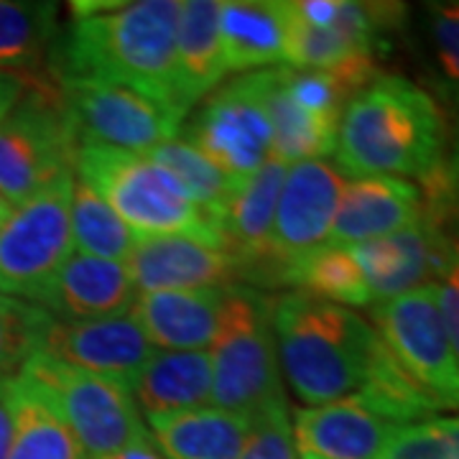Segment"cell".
<instances>
[{"label": "cell", "instance_id": "obj_29", "mask_svg": "<svg viewBox=\"0 0 459 459\" xmlns=\"http://www.w3.org/2000/svg\"><path fill=\"white\" fill-rule=\"evenodd\" d=\"M146 156L179 181L189 199L220 232V220L235 189V181L220 166L212 164L197 146H192L184 135L166 141Z\"/></svg>", "mask_w": 459, "mask_h": 459}, {"label": "cell", "instance_id": "obj_3", "mask_svg": "<svg viewBox=\"0 0 459 459\" xmlns=\"http://www.w3.org/2000/svg\"><path fill=\"white\" fill-rule=\"evenodd\" d=\"M273 340L281 376L307 406L358 398L385 355L368 319L301 291L273 299Z\"/></svg>", "mask_w": 459, "mask_h": 459}, {"label": "cell", "instance_id": "obj_38", "mask_svg": "<svg viewBox=\"0 0 459 459\" xmlns=\"http://www.w3.org/2000/svg\"><path fill=\"white\" fill-rule=\"evenodd\" d=\"M108 459H166L161 455V449L153 444V439H146V442L135 444V446H128V449H123V452H117L113 457Z\"/></svg>", "mask_w": 459, "mask_h": 459}, {"label": "cell", "instance_id": "obj_21", "mask_svg": "<svg viewBox=\"0 0 459 459\" xmlns=\"http://www.w3.org/2000/svg\"><path fill=\"white\" fill-rule=\"evenodd\" d=\"M228 74L220 41V3L184 0L177 18L174 41V95L181 115L214 92Z\"/></svg>", "mask_w": 459, "mask_h": 459}, {"label": "cell", "instance_id": "obj_17", "mask_svg": "<svg viewBox=\"0 0 459 459\" xmlns=\"http://www.w3.org/2000/svg\"><path fill=\"white\" fill-rule=\"evenodd\" d=\"M398 424L385 421L358 398L304 406L291 416L299 459H377Z\"/></svg>", "mask_w": 459, "mask_h": 459}, {"label": "cell", "instance_id": "obj_34", "mask_svg": "<svg viewBox=\"0 0 459 459\" xmlns=\"http://www.w3.org/2000/svg\"><path fill=\"white\" fill-rule=\"evenodd\" d=\"M238 459H299L291 437V409L255 421Z\"/></svg>", "mask_w": 459, "mask_h": 459}, {"label": "cell", "instance_id": "obj_32", "mask_svg": "<svg viewBox=\"0 0 459 459\" xmlns=\"http://www.w3.org/2000/svg\"><path fill=\"white\" fill-rule=\"evenodd\" d=\"M51 319L31 301L0 294V385L21 376L29 360L41 352Z\"/></svg>", "mask_w": 459, "mask_h": 459}, {"label": "cell", "instance_id": "obj_10", "mask_svg": "<svg viewBox=\"0 0 459 459\" xmlns=\"http://www.w3.org/2000/svg\"><path fill=\"white\" fill-rule=\"evenodd\" d=\"M184 138L235 184L255 174L271 159L273 146L265 69L240 74L238 80L210 92Z\"/></svg>", "mask_w": 459, "mask_h": 459}, {"label": "cell", "instance_id": "obj_12", "mask_svg": "<svg viewBox=\"0 0 459 459\" xmlns=\"http://www.w3.org/2000/svg\"><path fill=\"white\" fill-rule=\"evenodd\" d=\"M344 184L347 177L327 159H312L286 169L265 261L255 283L281 286L289 263L327 243Z\"/></svg>", "mask_w": 459, "mask_h": 459}, {"label": "cell", "instance_id": "obj_15", "mask_svg": "<svg viewBox=\"0 0 459 459\" xmlns=\"http://www.w3.org/2000/svg\"><path fill=\"white\" fill-rule=\"evenodd\" d=\"M135 294L197 291L238 283L228 250L195 235L141 238L126 261Z\"/></svg>", "mask_w": 459, "mask_h": 459}, {"label": "cell", "instance_id": "obj_28", "mask_svg": "<svg viewBox=\"0 0 459 459\" xmlns=\"http://www.w3.org/2000/svg\"><path fill=\"white\" fill-rule=\"evenodd\" d=\"M265 95H268V113L273 126V146H271L273 159L291 166L312 159H327L334 153L337 126H329L307 115L289 98V92L281 84L279 66L265 69Z\"/></svg>", "mask_w": 459, "mask_h": 459}, {"label": "cell", "instance_id": "obj_25", "mask_svg": "<svg viewBox=\"0 0 459 459\" xmlns=\"http://www.w3.org/2000/svg\"><path fill=\"white\" fill-rule=\"evenodd\" d=\"M166 459H238L250 434L246 419L214 406L146 419Z\"/></svg>", "mask_w": 459, "mask_h": 459}, {"label": "cell", "instance_id": "obj_5", "mask_svg": "<svg viewBox=\"0 0 459 459\" xmlns=\"http://www.w3.org/2000/svg\"><path fill=\"white\" fill-rule=\"evenodd\" d=\"M72 171L141 235H195L222 246V238L179 181L148 156L105 146H77Z\"/></svg>", "mask_w": 459, "mask_h": 459}, {"label": "cell", "instance_id": "obj_1", "mask_svg": "<svg viewBox=\"0 0 459 459\" xmlns=\"http://www.w3.org/2000/svg\"><path fill=\"white\" fill-rule=\"evenodd\" d=\"M69 8L72 23L59 31L49 54V74L56 84H115L181 115L174 95L179 0H102Z\"/></svg>", "mask_w": 459, "mask_h": 459}, {"label": "cell", "instance_id": "obj_20", "mask_svg": "<svg viewBox=\"0 0 459 459\" xmlns=\"http://www.w3.org/2000/svg\"><path fill=\"white\" fill-rule=\"evenodd\" d=\"M225 289L138 294L131 307V316L143 329L153 350L161 352L210 350Z\"/></svg>", "mask_w": 459, "mask_h": 459}, {"label": "cell", "instance_id": "obj_11", "mask_svg": "<svg viewBox=\"0 0 459 459\" xmlns=\"http://www.w3.org/2000/svg\"><path fill=\"white\" fill-rule=\"evenodd\" d=\"M56 87L77 146L120 148L146 156L179 135L184 117L141 92L100 82Z\"/></svg>", "mask_w": 459, "mask_h": 459}, {"label": "cell", "instance_id": "obj_7", "mask_svg": "<svg viewBox=\"0 0 459 459\" xmlns=\"http://www.w3.org/2000/svg\"><path fill=\"white\" fill-rule=\"evenodd\" d=\"M370 309V325L419 394L437 413L459 411V360L439 312L437 283L380 301Z\"/></svg>", "mask_w": 459, "mask_h": 459}, {"label": "cell", "instance_id": "obj_39", "mask_svg": "<svg viewBox=\"0 0 459 459\" xmlns=\"http://www.w3.org/2000/svg\"><path fill=\"white\" fill-rule=\"evenodd\" d=\"M446 179H449V186H452V192L459 197V123H457V133H455V143H452V153H449V159H446Z\"/></svg>", "mask_w": 459, "mask_h": 459}, {"label": "cell", "instance_id": "obj_16", "mask_svg": "<svg viewBox=\"0 0 459 459\" xmlns=\"http://www.w3.org/2000/svg\"><path fill=\"white\" fill-rule=\"evenodd\" d=\"M135 286L126 263L72 253L31 304L59 322H92L131 312Z\"/></svg>", "mask_w": 459, "mask_h": 459}, {"label": "cell", "instance_id": "obj_36", "mask_svg": "<svg viewBox=\"0 0 459 459\" xmlns=\"http://www.w3.org/2000/svg\"><path fill=\"white\" fill-rule=\"evenodd\" d=\"M23 95H26V80L0 72V123L8 117V113L16 108Z\"/></svg>", "mask_w": 459, "mask_h": 459}, {"label": "cell", "instance_id": "obj_9", "mask_svg": "<svg viewBox=\"0 0 459 459\" xmlns=\"http://www.w3.org/2000/svg\"><path fill=\"white\" fill-rule=\"evenodd\" d=\"M77 141L59 102V87L26 92L0 123V195L13 207L72 171Z\"/></svg>", "mask_w": 459, "mask_h": 459}, {"label": "cell", "instance_id": "obj_18", "mask_svg": "<svg viewBox=\"0 0 459 459\" xmlns=\"http://www.w3.org/2000/svg\"><path fill=\"white\" fill-rule=\"evenodd\" d=\"M286 169L289 166L271 156L255 174L238 181L220 220L222 246L235 263V273L243 286L255 283L261 273Z\"/></svg>", "mask_w": 459, "mask_h": 459}, {"label": "cell", "instance_id": "obj_30", "mask_svg": "<svg viewBox=\"0 0 459 459\" xmlns=\"http://www.w3.org/2000/svg\"><path fill=\"white\" fill-rule=\"evenodd\" d=\"M69 222H72L74 250L84 253V255L102 258V261L126 263L133 247L141 240V235H135L113 212V207L100 197L92 186H87L77 177H74V186H72Z\"/></svg>", "mask_w": 459, "mask_h": 459}, {"label": "cell", "instance_id": "obj_33", "mask_svg": "<svg viewBox=\"0 0 459 459\" xmlns=\"http://www.w3.org/2000/svg\"><path fill=\"white\" fill-rule=\"evenodd\" d=\"M377 459H459V416L398 427Z\"/></svg>", "mask_w": 459, "mask_h": 459}, {"label": "cell", "instance_id": "obj_14", "mask_svg": "<svg viewBox=\"0 0 459 459\" xmlns=\"http://www.w3.org/2000/svg\"><path fill=\"white\" fill-rule=\"evenodd\" d=\"M153 352V344L148 342L143 329L128 312L92 322L51 319L39 355L110 377L131 388Z\"/></svg>", "mask_w": 459, "mask_h": 459}, {"label": "cell", "instance_id": "obj_35", "mask_svg": "<svg viewBox=\"0 0 459 459\" xmlns=\"http://www.w3.org/2000/svg\"><path fill=\"white\" fill-rule=\"evenodd\" d=\"M437 301H439V312H442L449 342L455 347V355L459 360V247L457 261L449 265V271L437 283Z\"/></svg>", "mask_w": 459, "mask_h": 459}, {"label": "cell", "instance_id": "obj_22", "mask_svg": "<svg viewBox=\"0 0 459 459\" xmlns=\"http://www.w3.org/2000/svg\"><path fill=\"white\" fill-rule=\"evenodd\" d=\"M133 401L143 421L181 411L212 406V360L207 350L197 352H161L143 365L133 380Z\"/></svg>", "mask_w": 459, "mask_h": 459}, {"label": "cell", "instance_id": "obj_13", "mask_svg": "<svg viewBox=\"0 0 459 459\" xmlns=\"http://www.w3.org/2000/svg\"><path fill=\"white\" fill-rule=\"evenodd\" d=\"M350 253L360 265L376 304L439 283L449 265L457 261V246L424 214L416 225L401 232L350 246Z\"/></svg>", "mask_w": 459, "mask_h": 459}, {"label": "cell", "instance_id": "obj_6", "mask_svg": "<svg viewBox=\"0 0 459 459\" xmlns=\"http://www.w3.org/2000/svg\"><path fill=\"white\" fill-rule=\"evenodd\" d=\"M36 377L72 429L82 459H108L151 439L128 385L95 376L66 362L36 355L23 368Z\"/></svg>", "mask_w": 459, "mask_h": 459}, {"label": "cell", "instance_id": "obj_26", "mask_svg": "<svg viewBox=\"0 0 459 459\" xmlns=\"http://www.w3.org/2000/svg\"><path fill=\"white\" fill-rule=\"evenodd\" d=\"M281 286H291L294 291L337 304L344 309L376 304L370 286L350 247L334 246V243L314 247L289 263Z\"/></svg>", "mask_w": 459, "mask_h": 459}, {"label": "cell", "instance_id": "obj_2", "mask_svg": "<svg viewBox=\"0 0 459 459\" xmlns=\"http://www.w3.org/2000/svg\"><path fill=\"white\" fill-rule=\"evenodd\" d=\"M444 164L442 108L409 77L380 74L344 105L334 141V166L344 177L419 179L424 186Z\"/></svg>", "mask_w": 459, "mask_h": 459}, {"label": "cell", "instance_id": "obj_24", "mask_svg": "<svg viewBox=\"0 0 459 459\" xmlns=\"http://www.w3.org/2000/svg\"><path fill=\"white\" fill-rule=\"evenodd\" d=\"M0 394L13 416L8 459H82L72 429L36 377L21 373L3 383Z\"/></svg>", "mask_w": 459, "mask_h": 459}, {"label": "cell", "instance_id": "obj_4", "mask_svg": "<svg viewBox=\"0 0 459 459\" xmlns=\"http://www.w3.org/2000/svg\"><path fill=\"white\" fill-rule=\"evenodd\" d=\"M212 406L253 427L276 411H289L273 340V299L232 283L225 289L212 344Z\"/></svg>", "mask_w": 459, "mask_h": 459}, {"label": "cell", "instance_id": "obj_40", "mask_svg": "<svg viewBox=\"0 0 459 459\" xmlns=\"http://www.w3.org/2000/svg\"><path fill=\"white\" fill-rule=\"evenodd\" d=\"M11 212H13V204H11L8 199L0 195V225H3L5 220H8V214H11Z\"/></svg>", "mask_w": 459, "mask_h": 459}, {"label": "cell", "instance_id": "obj_31", "mask_svg": "<svg viewBox=\"0 0 459 459\" xmlns=\"http://www.w3.org/2000/svg\"><path fill=\"white\" fill-rule=\"evenodd\" d=\"M424 69L429 84L459 108V0L427 3L421 11Z\"/></svg>", "mask_w": 459, "mask_h": 459}, {"label": "cell", "instance_id": "obj_23", "mask_svg": "<svg viewBox=\"0 0 459 459\" xmlns=\"http://www.w3.org/2000/svg\"><path fill=\"white\" fill-rule=\"evenodd\" d=\"M220 41L228 72H261L286 62V18L281 0L220 3Z\"/></svg>", "mask_w": 459, "mask_h": 459}, {"label": "cell", "instance_id": "obj_37", "mask_svg": "<svg viewBox=\"0 0 459 459\" xmlns=\"http://www.w3.org/2000/svg\"><path fill=\"white\" fill-rule=\"evenodd\" d=\"M11 439H13V416L0 394V459H8L11 455Z\"/></svg>", "mask_w": 459, "mask_h": 459}, {"label": "cell", "instance_id": "obj_19", "mask_svg": "<svg viewBox=\"0 0 459 459\" xmlns=\"http://www.w3.org/2000/svg\"><path fill=\"white\" fill-rule=\"evenodd\" d=\"M424 214L419 184L394 177H362L344 184L327 243L360 246L411 228Z\"/></svg>", "mask_w": 459, "mask_h": 459}, {"label": "cell", "instance_id": "obj_27", "mask_svg": "<svg viewBox=\"0 0 459 459\" xmlns=\"http://www.w3.org/2000/svg\"><path fill=\"white\" fill-rule=\"evenodd\" d=\"M59 36V5L31 0H0V72L39 69Z\"/></svg>", "mask_w": 459, "mask_h": 459}, {"label": "cell", "instance_id": "obj_8", "mask_svg": "<svg viewBox=\"0 0 459 459\" xmlns=\"http://www.w3.org/2000/svg\"><path fill=\"white\" fill-rule=\"evenodd\" d=\"M72 186L74 171L16 204L0 225V294L31 301L74 253Z\"/></svg>", "mask_w": 459, "mask_h": 459}]
</instances>
